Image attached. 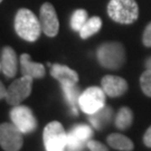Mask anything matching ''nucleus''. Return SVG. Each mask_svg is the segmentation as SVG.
<instances>
[{
  "label": "nucleus",
  "instance_id": "1",
  "mask_svg": "<svg viewBox=\"0 0 151 151\" xmlns=\"http://www.w3.org/2000/svg\"><path fill=\"white\" fill-rule=\"evenodd\" d=\"M15 30L17 35L24 40L36 42L40 36L42 25L32 11L26 8H22L16 14Z\"/></svg>",
  "mask_w": 151,
  "mask_h": 151
},
{
  "label": "nucleus",
  "instance_id": "2",
  "mask_svg": "<svg viewBox=\"0 0 151 151\" xmlns=\"http://www.w3.org/2000/svg\"><path fill=\"white\" fill-rule=\"evenodd\" d=\"M108 15L119 24H132L139 17V7L135 0H111L108 5Z\"/></svg>",
  "mask_w": 151,
  "mask_h": 151
},
{
  "label": "nucleus",
  "instance_id": "3",
  "mask_svg": "<svg viewBox=\"0 0 151 151\" xmlns=\"http://www.w3.org/2000/svg\"><path fill=\"white\" fill-rule=\"evenodd\" d=\"M96 57L101 66L110 70H118L125 62V50L123 46L116 42L104 43L97 49Z\"/></svg>",
  "mask_w": 151,
  "mask_h": 151
},
{
  "label": "nucleus",
  "instance_id": "4",
  "mask_svg": "<svg viewBox=\"0 0 151 151\" xmlns=\"http://www.w3.org/2000/svg\"><path fill=\"white\" fill-rule=\"evenodd\" d=\"M45 149L47 151H62L67 146V133L65 132L63 124L58 121L48 123L43 133Z\"/></svg>",
  "mask_w": 151,
  "mask_h": 151
},
{
  "label": "nucleus",
  "instance_id": "5",
  "mask_svg": "<svg viewBox=\"0 0 151 151\" xmlns=\"http://www.w3.org/2000/svg\"><path fill=\"white\" fill-rule=\"evenodd\" d=\"M105 92L97 86H91L81 93L78 99V105L86 114H93L105 106Z\"/></svg>",
  "mask_w": 151,
  "mask_h": 151
},
{
  "label": "nucleus",
  "instance_id": "6",
  "mask_svg": "<svg viewBox=\"0 0 151 151\" xmlns=\"http://www.w3.org/2000/svg\"><path fill=\"white\" fill-rule=\"evenodd\" d=\"M32 77L30 76H24L16 80L10 84V86L7 88L6 94V101L10 105H19L20 103L27 99L32 88Z\"/></svg>",
  "mask_w": 151,
  "mask_h": 151
},
{
  "label": "nucleus",
  "instance_id": "7",
  "mask_svg": "<svg viewBox=\"0 0 151 151\" xmlns=\"http://www.w3.org/2000/svg\"><path fill=\"white\" fill-rule=\"evenodd\" d=\"M24 143V133L14 123L0 124V146L6 151L20 150Z\"/></svg>",
  "mask_w": 151,
  "mask_h": 151
},
{
  "label": "nucleus",
  "instance_id": "8",
  "mask_svg": "<svg viewBox=\"0 0 151 151\" xmlns=\"http://www.w3.org/2000/svg\"><path fill=\"white\" fill-rule=\"evenodd\" d=\"M12 123L22 131L24 134L30 133L37 128V121L30 109L26 105H15L10 112Z\"/></svg>",
  "mask_w": 151,
  "mask_h": 151
},
{
  "label": "nucleus",
  "instance_id": "9",
  "mask_svg": "<svg viewBox=\"0 0 151 151\" xmlns=\"http://www.w3.org/2000/svg\"><path fill=\"white\" fill-rule=\"evenodd\" d=\"M40 25L43 32L48 37H55L60 29V22L52 4L45 2L40 7Z\"/></svg>",
  "mask_w": 151,
  "mask_h": 151
},
{
  "label": "nucleus",
  "instance_id": "10",
  "mask_svg": "<svg viewBox=\"0 0 151 151\" xmlns=\"http://www.w3.org/2000/svg\"><path fill=\"white\" fill-rule=\"evenodd\" d=\"M101 84L103 91L110 97H119L128 91V82L120 76L105 75Z\"/></svg>",
  "mask_w": 151,
  "mask_h": 151
},
{
  "label": "nucleus",
  "instance_id": "11",
  "mask_svg": "<svg viewBox=\"0 0 151 151\" xmlns=\"http://www.w3.org/2000/svg\"><path fill=\"white\" fill-rule=\"evenodd\" d=\"M1 72L7 77H14L17 74L18 60L17 54L10 46H6L1 53Z\"/></svg>",
  "mask_w": 151,
  "mask_h": 151
},
{
  "label": "nucleus",
  "instance_id": "12",
  "mask_svg": "<svg viewBox=\"0 0 151 151\" xmlns=\"http://www.w3.org/2000/svg\"><path fill=\"white\" fill-rule=\"evenodd\" d=\"M20 70L24 76H30L32 78H43L45 76L44 65L32 62L28 54H22L20 56Z\"/></svg>",
  "mask_w": 151,
  "mask_h": 151
},
{
  "label": "nucleus",
  "instance_id": "13",
  "mask_svg": "<svg viewBox=\"0 0 151 151\" xmlns=\"http://www.w3.org/2000/svg\"><path fill=\"white\" fill-rule=\"evenodd\" d=\"M50 75L56 78L60 84L63 83H78V74L66 65L54 64L50 66Z\"/></svg>",
  "mask_w": 151,
  "mask_h": 151
},
{
  "label": "nucleus",
  "instance_id": "14",
  "mask_svg": "<svg viewBox=\"0 0 151 151\" xmlns=\"http://www.w3.org/2000/svg\"><path fill=\"white\" fill-rule=\"evenodd\" d=\"M112 118H113L112 109L105 105L95 113L90 114V122L96 130H101L104 125L109 124Z\"/></svg>",
  "mask_w": 151,
  "mask_h": 151
},
{
  "label": "nucleus",
  "instance_id": "15",
  "mask_svg": "<svg viewBox=\"0 0 151 151\" xmlns=\"http://www.w3.org/2000/svg\"><path fill=\"white\" fill-rule=\"evenodd\" d=\"M62 90L64 92L65 99L67 103L72 106L73 113L77 115V111H76V105L78 104V99H80V88L77 87L76 83H63L60 84Z\"/></svg>",
  "mask_w": 151,
  "mask_h": 151
},
{
  "label": "nucleus",
  "instance_id": "16",
  "mask_svg": "<svg viewBox=\"0 0 151 151\" xmlns=\"http://www.w3.org/2000/svg\"><path fill=\"white\" fill-rule=\"evenodd\" d=\"M108 145L112 147L114 150L120 151H131L133 150V142L130 140L128 137L120 133H112L108 137Z\"/></svg>",
  "mask_w": 151,
  "mask_h": 151
},
{
  "label": "nucleus",
  "instance_id": "17",
  "mask_svg": "<svg viewBox=\"0 0 151 151\" xmlns=\"http://www.w3.org/2000/svg\"><path fill=\"white\" fill-rule=\"evenodd\" d=\"M101 27H102V19L100 17H92L90 19H87V22L81 28L80 36L82 39H87L94 34L100 32Z\"/></svg>",
  "mask_w": 151,
  "mask_h": 151
},
{
  "label": "nucleus",
  "instance_id": "18",
  "mask_svg": "<svg viewBox=\"0 0 151 151\" xmlns=\"http://www.w3.org/2000/svg\"><path fill=\"white\" fill-rule=\"evenodd\" d=\"M115 127L120 130H127L129 129L132 125V121H133V113L129 108L124 106L119 110V112L115 115Z\"/></svg>",
  "mask_w": 151,
  "mask_h": 151
},
{
  "label": "nucleus",
  "instance_id": "19",
  "mask_svg": "<svg viewBox=\"0 0 151 151\" xmlns=\"http://www.w3.org/2000/svg\"><path fill=\"white\" fill-rule=\"evenodd\" d=\"M87 19H88L87 11L84 9H77L70 17V27L75 32H80L81 28L84 26V24L87 22Z\"/></svg>",
  "mask_w": 151,
  "mask_h": 151
},
{
  "label": "nucleus",
  "instance_id": "20",
  "mask_svg": "<svg viewBox=\"0 0 151 151\" xmlns=\"http://www.w3.org/2000/svg\"><path fill=\"white\" fill-rule=\"evenodd\" d=\"M70 134H73L74 137H76L77 139H80L81 141L86 143L87 140H90L93 135V131L92 129L86 125V124H78L75 125L73 129L70 131Z\"/></svg>",
  "mask_w": 151,
  "mask_h": 151
},
{
  "label": "nucleus",
  "instance_id": "21",
  "mask_svg": "<svg viewBox=\"0 0 151 151\" xmlns=\"http://www.w3.org/2000/svg\"><path fill=\"white\" fill-rule=\"evenodd\" d=\"M140 86L147 96L151 97V70H147L140 77Z\"/></svg>",
  "mask_w": 151,
  "mask_h": 151
},
{
  "label": "nucleus",
  "instance_id": "22",
  "mask_svg": "<svg viewBox=\"0 0 151 151\" xmlns=\"http://www.w3.org/2000/svg\"><path fill=\"white\" fill-rule=\"evenodd\" d=\"M84 145H85V142H83L80 139H77L76 137L70 134V132L67 133V146H66L67 150H83Z\"/></svg>",
  "mask_w": 151,
  "mask_h": 151
},
{
  "label": "nucleus",
  "instance_id": "23",
  "mask_svg": "<svg viewBox=\"0 0 151 151\" xmlns=\"http://www.w3.org/2000/svg\"><path fill=\"white\" fill-rule=\"evenodd\" d=\"M86 147L92 151H106L108 150V147H105L103 143L99 142L96 140H87L86 142Z\"/></svg>",
  "mask_w": 151,
  "mask_h": 151
},
{
  "label": "nucleus",
  "instance_id": "24",
  "mask_svg": "<svg viewBox=\"0 0 151 151\" xmlns=\"http://www.w3.org/2000/svg\"><path fill=\"white\" fill-rule=\"evenodd\" d=\"M142 43L146 47H151V22L147 25L142 36Z\"/></svg>",
  "mask_w": 151,
  "mask_h": 151
},
{
  "label": "nucleus",
  "instance_id": "25",
  "mask_svg": "<svg viewBox=\"0 0 151 151\" xmlns=\"http://www.w3.org/2000/svg\"><path fill=\"white\" fill-rule=\"evenodd\" d=\"M143 143L146 145V147L151 148V125L147 129L146 133L143 134Z\"/></svg>",
  "mask_w": 151,
  "mask_h": 151
},
{
  "label": "nucleus",
  "instance_id": "26",
  "mask_svg": "<svg viewBox=\"0 0 151 151\" xmlns=\"http://www.w3.org/2000/svg\"><path fill=\"white\" fill-rule=\"evenodd\" d=\"M6 94H7V90H6L5 85L2 84V82L0 81V100L6 99Z\"/></svg>",
  "mask_w": 151,
  "mask_h": 151
},
{
  "label": "nucleus",
  "instance_id": "27",
  "mask_svg": "<svg viewBox=\"0 0 151 151\" xmlns=\"http://www.w3.org/2000/svg\"><path fill=\"white\" fill-rule=\"evenodd\" d=\"M146 67H147V70H151V57H149V58L146 60Z\"/></svg>",
  "mask_w": 151,
  "mask_h": 151
},
{
  "label": "nucleus",
  "instance_id": "28",
  "mask_svg": "<svg viewBox=\"0 0 151 151\" xmlns=\"http://www.w3.org/2000/svg\"><path fill=\"white\" fill-rule=\"evenodd\" d=\"M0 72H1V62H0Z\"/></svg>",
  "mask_w": 151,
  "mask_h": 151
},
{
  "label": "nucleus",
  "instance_id": "29",
  "mask_svg": "<svg viewBox=\"0 0 151 151\" xmlns=\"http://www.w3.org/2000/svg\"><path fill=\"white\" fill-rule=\"evenodd\" d=\"M1 1H2V0H0V2H1Z\"/></svg>",
  "mask_w": 151,
  "mask_h": 151
}]
</instances>
